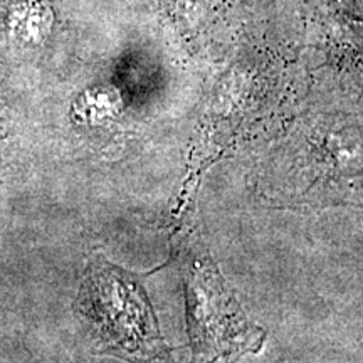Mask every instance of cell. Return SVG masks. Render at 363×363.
Here are the masks:
<instances>
[{
  "mask_svg": "<svg viewBox=\"0 0 363 363\" xmlns=\"http://www.w3.org/2000/svg\"><path fill=\"white\" fill-rule=\"evenodd\" d=\"M187 311L190 338L202 363H234L261 345L259 330L249 323L207 254L189 261Z\"/></svg>",
  "mask_w": 363,
  "mask_h": 363,
  "instance_id": "6da1fadb",
  "label": "cell"
},
{
  "mask_svg": "<svg viewBox=\"0 0 363 363\" xmlns=\"http://www.w3.org/2000/svg\"><path fill=\"white\" fill-rule=\"evenodd\" d=\"M79 299L84 315L110 342L157 363L169 360L143 289L123 271L103 262L94 264Z\"/></svg>",
  "mask_w": 363,
  "mask_h": 363,
  "instance_id": "7a4b0ae2",
  "label": "cell"
}]
</instances>
